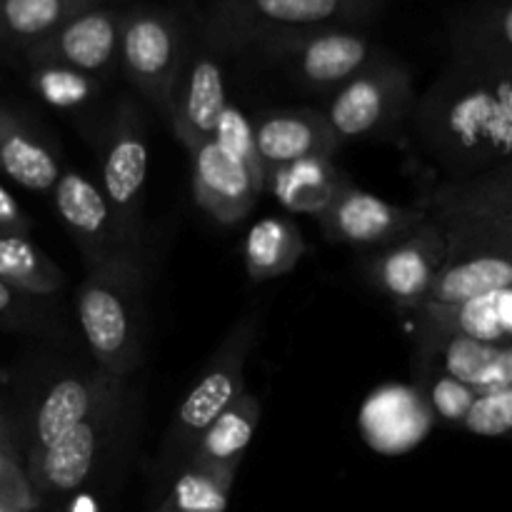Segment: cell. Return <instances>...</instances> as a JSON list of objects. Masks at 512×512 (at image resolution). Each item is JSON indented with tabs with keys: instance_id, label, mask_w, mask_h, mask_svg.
<instances>
[{
	"instance_id": "cell-1",
	"label": "cell",
	"mask_w": 512,
	"mask_h": 512,
	"mask_svg": "<svg viewBox=\"0 0 512 512\" xmlns=\"http://www.w3.org/2000/svg\"><path fill=\"white\" fill-rule=\"evenodd\" d=\"M413 118L450 178L512 163V65L453 55L413 105Z\"/></svg>"
},
{
	"instance_id": "cell-2",
	"label": "cell",
	"mask_w": 512,
	"mask_h": 512,
	"mask_svg": "<svg viewBox=\"0 0 512 512\" xmlns=\"http://www.w3.org/2000/svg\"><path fill=\"white\" fill-rule=\"evenodd\" d=\"M75 313L95 368L128 380L143 363V268L120 253L85 268Z\"/></svg>"
},
{
	"instance_id": "cell-3",
	"label": "cell",
	"mask_w": 512,
	"mask_h": 512,
	"mask_svg": "<svg viewBox=\"0 0 512 512\" xmlns=\"http://www.w3.org/2000/svg\"><path fill=\"white\" fill-rule=\"evenodd\" d=\"M418 205L443 235L445 260L512 255V163L435 183Z\"/></svg>"
},
{
	"instance_id": "cell-4",
	"label": "cell",
	"mask_w": 512,
	"mask_h": 512,
	"mask_svg": "<svg viewBox=\"0 0 512 512\" xmlns=\"http://www.w3.org/2000/svg\"><path fill=\"white\" fill-rule=\"evenodd\" d=\"M385 0H218L213 33L225 45H258L278 35L350 28L370 20Z\"/></svg>"
},
{
	"instance_id": "cell-5",
	"label": "cell",
	"mask_w": 512,
	"mask_h": 512,
	"mask_svg": "<svg viewBox=\"0 0 512 512\" xmlns=\"http://www.w3.org/2000/svg\"><path fill=\"white\" fill-rule=\"evenodd\" d=\"M413 105V75L398 58L380 50L373 63L335 90L323 115L338 145H345L395 133Z\"/></svg>"
},
{
	"instance_id": "cell-6",
	"label": "cell",
	"mask_w": 512,
	"mask_h": 512,
	"mask_svg": "<svg viewBox=\"0 0 512 512\" xmlns=\"http://www.w3.org/2000/svg\"><path fill=\"white\" fill-rule=\"evenodd\" d=\"M148 130L143 110L123 98L115 105L100 150V190L115 218L120 245L125 253L140 258L143 228V193L148 178Z\"/></svg>"
},
{
	"instance_id": "cell-7",
	"label": "cell",
	"mask_w": 512,
	"mask_h": 512,
	"mask_svg": "<svg viewBox=\"0 0 512 512\" xmlns=\"http://www.w3.org/2000/svg\"><path fill=\"white\" fill-rule=\"evenodd\" d=\"M258 338V318L243 315L213 358L200 370L193 388L180 400L170 430L165 433V455L170 460H188L200 435L210 423L245 393V360Z\"/></svg>"
},
{
	"instance_id": "cell-8",
	"label": "cell",
	"mask_w": 512,
	"mask_h": 512,
	"mask_svg": "<svg viewBox=\"0 0 512 512\" xmlns=\"http://www.w3.org/2000/svg\"><path fill=\"white\" fill-rule=\"evenodd\" d=\"M185 60L183 33L170 13L135 8L120 13L118 65L128 83L168 120L170 100Z\"/></svg>"
},
{
	"instance_id": "cell-9",
	"label": "cell",
	"mask_w": 512,
	"mask_h": 512,
	"mask_svg": "<svg viewBox=\"0 0 512 512\" xmlns=\"http://www.w3.org/2000/svg\"><path fill=\"white\" fill-rule=\"evenodd\" d=\"M255 48L308 90H338L380 55L373 40L350 28L278 35Z\"/></svg>"
},
{
	"instance_id": "cell-10",
	"label": "cell",
	"mask_w": 512,
	"mask_h": 512,
	"mask_svg": "<svg viewBox=\"0 0 512 512\" xmlns=\"http://www.w3.org/2000/svg\"><path fill=\"white\" fill-rule=\"evenodd\" d=\"M123 400L125 388L108 403L100 405L90 418L75 425L70 433L55 440L50 448L25 458L23 468L35 493L70 495L88 483L118 430L120 418H123Z\"/></svg>"
},
{
	"instance_id": "cell-11",
	"label": "cell",
	"mask_w": 512,
	"mask_h": 512,
	"mask_svg": "<svg viewBox=\"0 0 512 512\" xmlns=\"http://www.w3.org/2000/svg\"><path fill=\"white\" fill-rule=\"evenodd\" d=\"M445 263V243L428 218L368 258V280L398 308L415 310Z\"/></svg>"
},
{
	"instance_id": "cell-12",
	"label": "cell",
	"mask_w": 512,
	"mask_h": 512,
	"mask_svg": "<svg viewBox=\"0 0 512 512\" xmlns=\"http://www.w3.org/2000/svg\"><path fill=\"white\" fill-rule=\"evenodd\" d=\"M120 13L95 5L65 20L58 30L25 50L35 68H65L93 78L118 65Z\"/></svg>"
},
{
	"instance_id": "cell-13",
	"label": "cell",
	"mask_w": 512,
	"mask_h": 512,
	"mask_svg": "<svg viewBox=\"0 0 512 512\" xmlns=\"http://www.w3.org/2000/svg\"><path fill=\"white\" fill-rule=\"evenodd\" d=\"M425 218L420 205H398L358 188L353 180L340 188L330 208L318 218L330 243L355 248H383Z\"/></svg>"
},
{
	"instance_id": "cell-14",
	"label": "cell",
	"mask_w": 512,
	"mask_h": 512,
	"mask_svg": "<svg viewBox=\"0 0 512 512\" xmlns=\"http://www.w3.org/2000/svg\"><path fill=\"white\" fill-rule=\"evenodd\" d=\"M125 388L123 378L93 368L88 373H73L55 380L43 395L30 418L28 438H25V458L50 448L55 440L83 423L100 405Z\"/></svg>"
},
{
	"instance_id": "cell-15",
	"label": "cell",
	"mask_w": 512,
	"mask_h": 512,
	"mask_svg": "<svg viewBox=\"0 0 512 512\" xmlns=\"http://www.w3.org/2000/svg\"><path fill=\"white\" fill-rule=\"evenodd\" d=\"M225 108H228V93L215 55L185 53L168 115V123L180 145L190 153L210 143Z\"/></svg>"
},
{
	"instance_id": "cell-16",
	"label": "cell",
	"mask_w": 512,
	"mask_h": 512,
	"mask_svg": "<svg viewBox=\"0 0 512 512\" xmlns=\"http://www.w3.org/2000/svg\"><path fill=\"white\" fill-rule=\"evenodd\" d=\"M53 203L60 223L83 255L85 268L125 253L98 180L78 170H60V178L53 185Z\"/></svg>"
},
{
	"instance_id": "cell-17",
	"label": "cell",
	"mask_w": 512,
	"mask_h": 512,
	"mask_svg": "<svg viewBox=\"0 0 512 512\" xmlns=\"http://www.w3.org/2000/svg\"><path fill=\"white\" fill-rule=\"evenodd\" d=\"M190 173L195 203L220 225L243 223L263 195V183L215 140L190 150Z\"/></svg>"
},
{
	"instance_id": "cell-18",
	"label": "cell",
	"mask_w": 512,
	"mask_h": 512,
	"mask_svg": "<svg viewBox=\"0 0 512 512\" xmlns=\"http://www.w3.org/2000/svg\"><path fill=\"white\" fill-rule=\"evenodd\" d=\"M413 363L433 365L450 378L460 380L475 393L495 388H512L510 345L478 343L453 335L415 333Z\"/></svg>"
},
{
	"instance_id": "cell-19",
	"label": "cell",
	"mask_w": 512,
	"mask_h": 512,
	"mask_svg": "<svg viewBox=\"0 0 512 512\" xmlns=\"http://www.w3.org/2000/svg\"><path fill=\"white\" fill-rule=\"evenodd\" d=\"M415 333L453 335L512 348V288H500L463 303H420L410 310Z\"/></svg>"
},
{
	"instance_id": "cell-20",
	"label": "cell",
	"mask_w": 512,
	"mask_h": 512,
	"mask_svg": "<svg viewBox=\"0 0 512 512\" xmlns=\"http://www.w3.org/2000/svg\"><path fill=\"white\" fill-rule=\"evenodd\" d=\"M250 125H253L255 148L265 170L310 158V155H335L340 148L338 140L330 133L323 110H268L250 120Z\"/></svg>"
},
{
	"instance_id": "cell-21",
	"label": "cell",
	"mask_w": 512,
	"mask_h": 512,
	"mask_svg": "<svg viewBox=\"0 0 512 512\" xmlns=\"http://www.w3.org/2000/svg\"><path fill=\"white\" fill-rule=\"evenodd\" d=\"M348 180L353 178L335 165L333 155H310L265 170L263 190L288 213L318 220Z\"/></svg>"
},
{
	"instance_id": "cell-22",
	"label": "cell",
	"mask_w": 512,
	"mask_h": 512,
	"mask_svg": "<svg viewBox=\"0 0 512 512\" xmlns=\"http://www.w3.org/2000/svg\"><path fill=\"white\" fill-rule=\"evenodd\" d=\"M260 425V400L245 390L233 405L223 410L213 423L205 428L195 448L190 450L185 463L200 465V468L223 470L235 475L250 443L255 438V430Z\"/></svg>"
},
{
	"instance_id": "cell-23",
	"label": "cell",
	"mask_w": 512,
	"mask_h": 512,
	"mask_svg": "<svg viewBox=\"0 0 512 512\" xmlns=\"http://www.w3.org/2000/svg\"><path fill=\"white\" fill-rule=\"evenodd\" d=\"M0 175L35 193L53 190L60 178L50 145L5 105H0Z\"/></svg>"
},
{
	"instance_id": "cell-24",
	"label": "cell",
	"mask_w": 512,
	"mask_h": 512,
	"mask_svg": "<svg viewBox=\"0 0 512 512\" xmlns=\"http://www.w3.org/2000/svg\"><path fill=\"white\" fill-rule=\"evenodd\" d=\"M500 288H512V255H463L440 265L423 303H463Z\"/></svg>"
},
{
	"instance_id": "cell-25",
	"label": "cell",
	"mask_w": 512,
	"mask_h": 512,
	"mask_svg": "<svg viewBox=\"0 0 512 512\" xmlns=\"http://www.w3.org/2000/svg\"><path fill=\"white\" fill-rule=\"evenodd\" d=\"M103 0H0V48L25 53L65 20Z\"/></svg>"
},
{
	"instance_id": "cell-26",
	"label": "cell",
	"mask_w": 512,
	"mask_h": 512,
	"mask_svg": "<svg viewBox=\"0 0 512 512\" xmlns=\"http://www.w3.org/2000/svg\"><path fill=\"white\" fill-rule=\"evenodd\" d=\"M305 255V240L298 225L283 215H268L248 230L243 260L248 278L265 283L290 273Z\"/></svg>"
},
{
	"instance_id": "cell-27",
	"label": "cell",
	"mask_w": 512,
	"mask_h": 512,
	"mask_svg": "<svg viewBox=\"0 0 512 512\" xmlns=\"http://www.w3.org/2000/svg\"><path fill=\"white\" fill-rule=\"evenodd\" d=\"M0 280L28 298H48L65 285V273L25 233H0Z\"/></svg>"
},
{
	"instance_id": "cell-28",
	"label": "cell",
	"mask_w": 512,
	"mask_h": 512,
	"mask_svg": "<svg viewBox=\"0 0 512 512\" xmlns=\"http://www.w3.org/2000/svg\"><path fill=\"white\" fill-rule=\"evenodd\" d=\"M235 475L223 470L200 468V465L183 463V470L170 488L168 500L163 503L165 512H225L228 495L233 488Z\"/></svg>"
},
{
	"instance_id": "cell-29",
	"label": "cell",
	"mask_w": 512,
	"mask_h": 512,
	"mask_svg": "<svg viewBox=\"0 0 512 512\" xmlns=\"http://www.w3.org/2000/svg\"><path fill=\"white\" fill-rule=\"evenodd\" d=\"M415 383H418L423 398H428V405L433 413L443 420L445 425H463L470 405L475 403L478 393L468 388L460 380L450 378L443 370L433 368L425 363H413Z\"/></svg>"
},
{
	"instance_id": "cell-30",
	"label": "cell",
	"mask_w": 512,
	"mask_h": 512,
	"mask_svg": "<svg viewBox=\"0 0 512 512\" xmlns=\"http://www.w3.org/2000/svg\"><path fill=\"white\" fill-rule=\"evenodd\" d=\"M213 140L225 150V153L238 158L240 163H243L245 168H248L260 183H263L265 168H263V160H260L258 155V148H255L253 125H250V118H245L235 105L228 103L218 128H215Z\"/></svg>"
},
{
	"instance_id": "cell-31",
	"label": "cell",
	"mask_w": 512,
	"mask_h": 512,
	"mask_svg": "<svg viewBox=\"0 0 512 512\" xmlns=\"http://www.w3.org/2000/svg\"><path fill=\"white\" fill-rule=\"evenodd\" d=\"M468 433L483 438H503L512 428V388H495L478 393L463 425Z\"/></svg>"
},
{
	"instance_id": "cell-32",
	"label": "cell",
	"mask_w": 512,
	"mask_h": 512,
	"mask_svg": "<svg viewBox=\"0 0 512 512\" xmlns=\"http://www.w3.org/2000/svg\"><path fill=\"white\" fill-rule=\"evenodd\" d=\"M0 500L23 512L33 510L38 505V493H35L28 475H25L23 460L3 448H0Z\"/></svg>"
},
{
	"instance_id": "cell-33",
	"label": "cell",
	"mask_w": 512,
	"mask_h": 512,
	"mask_svg": "<svg viewBox=\"0 0 512 512\" xmlns=\"http://www.w3.org/2000/svg\"><path fill=\"white\" fill-rule=\"evenodd\" d=\"M0 233H33V220L3 183H0Z\"/></svg>"
},
{
	"instance_id": "cell-34",
	"label": "cell",
	"mask_w": 512,
	"mask_h": 512,
	"mask_svg": "<svg viewBox=\"0 0 512 512\" xmlns=\"http://www.w3.org/2000/svg\"><path fill=\"white\" fill-rule=\"evenodd\" d=\"M28 295L18 293L0 280V320H15L25 310Z\"/></svg>"
},
{
	"instance_id": "cell-35",
	"label": "cell",
	"mask_w": 512,
	"mask_h": 512,
	"mask_svg": "<svg viewBox=\"0 0 512 512\" xmlns=\"http://www.w3.org/2000/svg\"><path fill=\"white\" fill-rule=\"evenodd\" d=\"M0 448L8 450V453L18 455V445H15V435H13V428H10V423H8V415H5V410H3V403H0Z\"/></svg>"
},
{
	"instance_id": "cell-36",
	"label": "cell",
	"mask_w": 512,
	"mask_h": 512,
	"mask_svg": "<svg viewBox=\"0 0 512 512\" xmlns=\"http://www.w3.org/2000/svg\"><path fill=\"white\" fill-rule=\"evenodd\" d=\"M68 512H98V508H95V503L88 498V495H78V498L70 503Z\"/></svg>"
},
{
	"instance_id": "cell-37",
	"label": "cell",
	"mask_w": 512,
	"mask_h": 512,
	"mask_svg": "<svg viewBox=\"0 0 512 512\" xmlns=\"http://www.w3.org/2000/svg\"><path fill=\"white\" fill-rule=\"evenodd\" d=\"M0 512H23V510L13 508V505H10V503H5V500H0Z\"/></svg>"
},
{
	"instance_id": "cell-38",
	"label": "cell",
	"mask_w": 512,
	"mask_h": 512,
	"mask_svg": "<svg viewBox=\"0 0 512 512\" xmlns=\"http://www.w3.org/2000/svg\"><path fill=\"white\" fill-rule=\"evenodd\" d=\"M158 512H165V510H158Z\"/></svg>"
}]
</instances>
